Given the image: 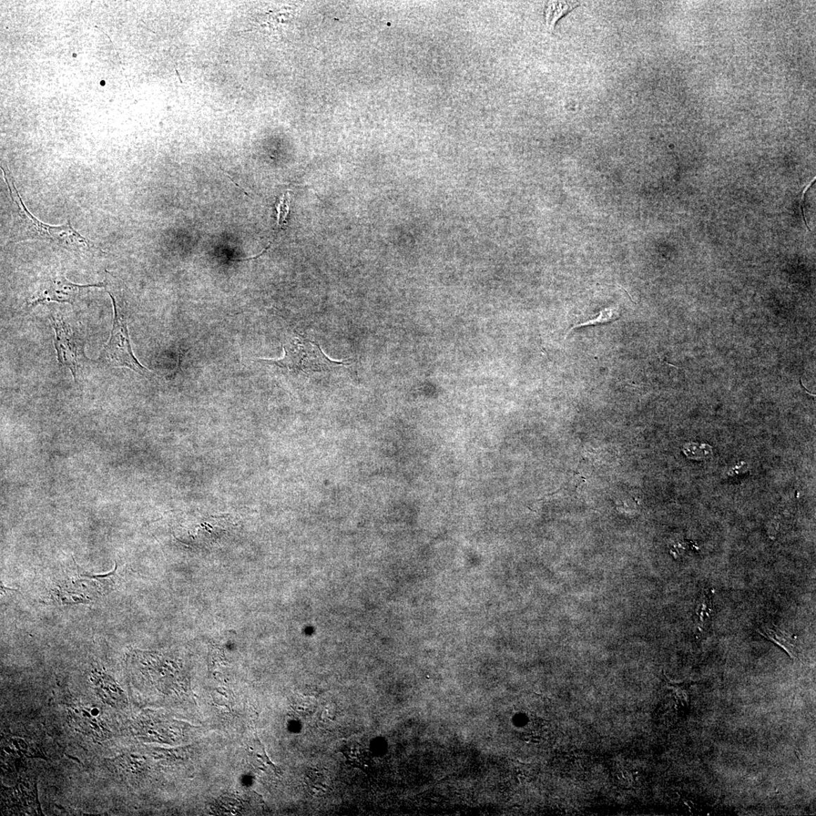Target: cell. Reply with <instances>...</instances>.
Instances as JSON below:
<instances>
[{
	"label": "cell",
	"mask_w": 816,
	"mask_h": 816,
	"mask_svg": "<svg viewBox=\"0 0 816 816\" xmlns=\"http://www.w3.org/2000/svg\"><path fill=\"white\" fill-rule=\"evenodd\" d=\"M4 178L18 215L15 240H44L56 244L60 248L78 252L88 251L96 248L94 243L82 236L71 226L69 219L60 227L49 226L39 221L27 210L12 179H8L5 174Z\"/></svg>",
	"instance_id": "6da1fadb"
},
{
	"label": "cell",
	"mask_w": 816,
	"mask_h": 816,
	"mask_svg": "<svg viewBox=\"0 0 816 816\" xmlns=\"http://www.w3.org/2000/svg\"><path fill=\"white\" fill-rule=\"evenodd\" d=\"M282 359L262 360L290 371L304 373L329 371L334 367L350 364L349 362L333 361L326 356L319 345L300 335L295 334L285 342Z\"/></svg>",
	"instance_id": "7a4b0ae2"
},
{
	"label": "cell",
	"mask_w": 816,
	"mask_h": 816,
	"mask_svg": "<svg viewBox=\"0 0 816 816\" xmlns=\"http://www.w3.org/2000/svg\"><path fill=\"white\" fill-rule=\"evenodd\" d=\"M109 295L113 301L115 319L110 340L101 352L99 360L112 366L127 367L140 375L152 374L147 367L139 363L132 352L125 312L115 295Z\"/></svg>",
	"instance_id": "3957f363"
},
{
	"label": "cell",
	"mask_w": 816,
	"mask_h": 816,
	"mask_svg": "<svg viewBox=\"0 0 816 816\" xmlns=\"http://www.w3.org/2000/svg\"><path fill=\"white\" fill-rule=\"evenodd\" d=\"M90 288H105V283L77 285L68 281L63 274H51L41 281L29 303L32 306L52 301L75 304Z\"/></svg>",
	"instance_id": "277c9868"
},
{
	"label": "cell",
	"mask_w": 816,
	"mask_h": 816,
	"mask_svg": "<svg viewBox=\"0 0 816 816\" xmlns=\"http://www.w3.org/2000/svg\"><path fill=\"white\" fill-rule=\"evenodd\" d=\"M50 321L56 333L55 346L58 362L70 370L76 381L77 375L85 356L83 346L61 316L52 315Z\"/></svg>",
	"instance_id": "5b68a950"
},
{
	"label": "cell",
	"mask_w": 816,
	"mask_h": 816,
	"mask_svg": "<svg viewBox=\"0 0 816 816\" xmlns=\"http://www.w3.org/2000/svg\"><path fill=\"white\" fill-rule=\"evenodd\" d=\"M4 801L8 808L16 809L17 812L39 814L40 812L36 786L27 790L23 782H19L14 789H8L5 791Z\"/></svg>",
	"instance_id": "8992f818"
},
{
	"label": "cell",
	"mask_w": 816,
	"mask_h": 816,
	"mask_svg": "<svg viewBox=\"0 0 816 816\" xmlns=\"http://www.w3.org/2000/svg\"><path fill=\"white\" fill-rule=\"evenodd\" d=\"M70 714L77 730L95 739L106 738L108 730L97 718L98 714L91 713L84 708H74Z\"/></svg>",
	"instance_id": "52a82bcc"
},
{
	"label": "cell",
	"mask_w": 816,
	"mask_h": 816,
	"mask_svg": "<svg viewBox=\"0 0 816 816\" xmlns=\"http://www.w3.org/2000/svg\"><path fill=\"white\" fill-rule=\"evenodd\" d=\"M96 686L98 696L108 705L119 708L125 703L124 694L110 677L99 676L96 682Z\"/></svg>",
	"instance_id": "ba28073f"
},
{
	"label": "cell",
	"mask_w": 816,
	"mask_h": 816,
	"mask_svg": "<svg viewBox=\"0 0 816 816\" xmlns=\"http://www.w3.org/2000/svg\"><path fill=\"white\" fill-rule=\"evenodd\" d=\"M760 634L782 648L793 659L798 658V649L796 637L779 628L763 627Z\"/></svg>",
	"instance_id": "9c48e42d"
},
{
	"label": "cell",
	"mask_w": 816,
	"mask_h": 816,
	"mask_svg": "<svg viewBox=\"0 0 816 816\" xmlns=\"http://www.w3.org/2000/svg\"><path fill=\"white\" fill-rule=\"evenodd\" d=\"M578 4L569 2H549L545 8L546 24L549 30H553L558 20L577 7Z\"/></svg>",
	"instance_id": "30bf717a"
},
{
	"label": "cell",
	"mask_w": 816,
	"mask_h": 816,
	"mask_svg": "<svg viewBox=\"0 0 816 816\" xmlns=\"http://www.w3.org/2000/svg\"><path fill=\"white\" fill-rule=\"evenodd\" d=\"M619 316H620V314H619L618 311L617 310H616L615 308L605 309L604 310L601 311L599 312V314L597 316V317L596 319L589 320L588 321H586L583 324H578L577 326H574L573 328L571 329L570 331H573V329H575L576 328H579V326H583L591 325V324H604V323H606L608 321H614V320L618 319L619 318Z\"/></svg>",
	"instance_id": "8fae6325"
},
{
	"label": "cell",
	"mask_w": 816,
	"mask_h": 816,
	"mask_svg": "<svg viewBox=\"0 0 816 816\" xmlns=\"http://www.w3.org/2000/svg\"><path fill=\"white\" fill-rule=\"evenodd\" d=\"M712 606V594H703L697 607V616L701 623L710 618Z\"/></svg>",
	"instance_id": "7c38bea8"
},
{
	"label": "cell",
	"mask_w": 816,
	"mask_h": 816,
	"mask_svg": "<svg viewBox=\"0 0 816 816\" xmlns=\"http://www.w3.org/2000/svg\"><path fill=\"white\" fill-rule=\"evenodd\" d=\"M684 452L690 458H706L711 455V447L707 445L689 444L685 446Z\"/></svg>",
	"instance_id": "4fadbf2b"
},
{
	"label": "cell",
	"mask_w": 816,
	"mask_h": 816,
	"mask_svg": "<svg viewBox=\"0 0 816 816\" xmlns=\"http://www.w3.org/2000/svg\"><path fill=\"white\" fill-rule=\"evenodd\" d=\"M291 197L290 193H287V196H283L281 198L280 203L276 206L278 211V224H283L286 222L289 212H290Z\"/></svg>",
	"instance_id": "5bb4252c"
},
{
	"label": "cell",
	"mask_w": 816,
	"mask_h": 816,
	"mask_svg": "<svg viewBox=\"0 0 816 816\" xmlns=\"http://www.w3.org/2000/svg\"><path fill=\"white\" fill-rule=\"evenodd\" d=\"M175 69H176V71H177V75H178V77H179V80H180V83H181V84H182V83H183V82H182V80H181V77H180V75H179V73L178 69L177 68V67H175Z\"/></svg>",
	"instance_id": "9a60e30c"
}]
</instances>
